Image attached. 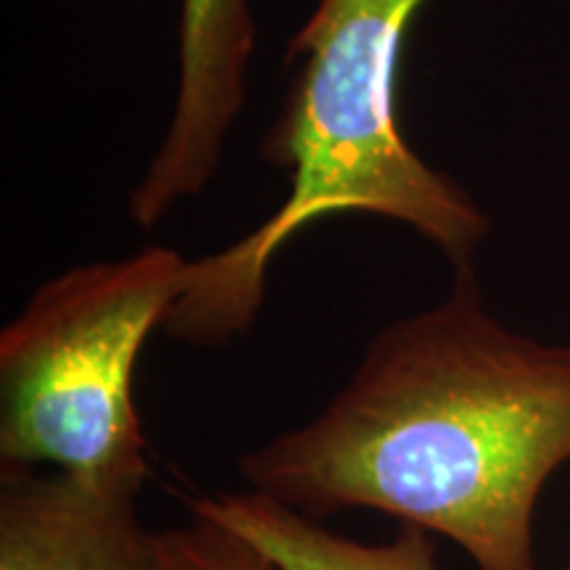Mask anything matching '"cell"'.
<instances>
[{"label": "cell", "mask_w": 570, "mask_h": 570, "mask_svg": "<svg viewBox=\"0 0 570 570\" xmlns=\"http://www.w3.org/2000/svg\"><path fill=\"white\" fill-rule=\"evenodd\" d=\"M566 465L570 344L497 320L468 269L375 333L344 389L238 473L312 520L375 510L454 541L475 570H539L533 515Z\"/></svg>", "instance_id": "cell-1"}, {"label": "cell", "mask_w": 570, "mask_h": 570, "mask_svg": "<svg viewBox=\"0 0 570 570\" xmlns=\"http://www.w3.org/2000/svg\"><path fill=\"white\" fill-rule=\"evenodd\" d=\"M562 570H570V560H568V566H566V568H562Z\"/></svg>", "instance_id": "cell-8"}, {"label": "cell", "mask_w": 570, "mask_h": 570, "mask_svg": "<svg viewBox=\"0 0 570 570\" xmlns=\"http://www.w3.org/2000/svg\"><path fill=\"white\" fill-rule=\"evenodd\" d=\"M190 259L148 246L63 269L0 331V468H51L140 494L148 441L135 367Z\"/></svg>", "instance_id": "cell-3"}, {"label": "cell", "mask_w": 570, "mask_h": 570, "mask_svg": "<svg viewBox=\"0 0 570 570\" xmlns=\"http://www.w3.org/2000/svg\"><path fill=\"white\" fill-rule=\"evenodd\" d=\"M132 491L0 468V570H156Z\"/></svg>", "instance_id": "cell-5"}, {"label": "cell", "mask_w": 570, "mask_h": 570, "mask_svg": "<svg viewBox=\"0 0 570 570\" xmlns=\"http://www.w3.org/2000/svg\"><path fill=\"white\" fill-rule=\"evenodd\" d=\"M425 3L317 0L288 42L294 77L262 140V159L288 175V196L244 238L190 259L167 336L190 346L244 336L281 248L341 214L410 227L454 273L475 269L489 217L458 180L420 159L399 127L402 51Z\"/></svg>", "instance_id": "cell-2"}, {"label": "cell", "mask_w": 570, "mask_h": 570, "mask_svg": "<svg viewBox=\"0 0 570 570\" xmlns=\"http://www.w3.org/2000/svg\"><path fill=\"white\" fill-rule=\"evenodd\" d=\"M254 46L252 0H180L175 109L127 198L138 227L159 225L212 183L246 106Z\"/></svg>", "instance_id": "cell-4"}, {"label": "cell", "mask_w": 570, "mask_h": 570, "mask_svg": "<svg viewBox=\"0 0 570 570\" xmlns=\"http://www.w3.org/2000/svg\"><path fill=\"white\" fill-rule=\"evenodd\" d=\"M190 512L240 533L283 570H439L431 533L417 525H399L394 539L365 544L248 489L198 497Z\"/></svg>", "instance_id": "cell-6"}, {"label": "cell", "mask_w": 570, "mask_h": 570, "mask_svg": "<svg viewBox=\"0 0 570 570\" xmlns=\"http://www.w3.org/2000/svg\"><path fill=\"white\" fill-rule=\"evenodd\" d=\"M156 570H283L252 541L196 515L183 525L156 531Z\"/></svg>", "instance_id": "cell-7"}]
</instances>
